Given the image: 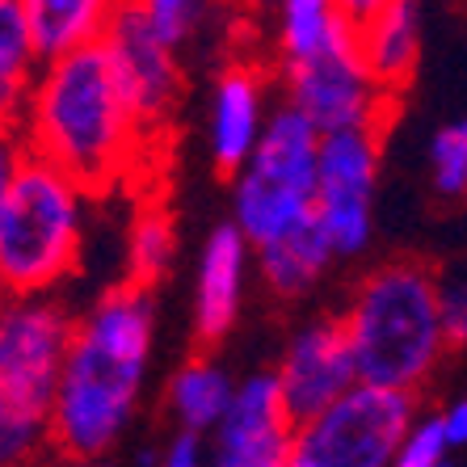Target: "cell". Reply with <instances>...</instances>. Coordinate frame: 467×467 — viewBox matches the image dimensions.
I'll list each match as a JSON object with an SVG mask.
<instances>
[{"label": "cell", "instance_id": "6da1fadb", "mask_svg": "<svg viewBox=\"0 0 467 467\" xmlns=\"http://www.w3.org/2000/svg\"><path fill=\"white\" fill-rule=\"evenodd\" d=\"M156 346L152 286H109L72 328L64 370L47 413L51 451L72 463H98L122 446L143 404Z\"/></svg>", "mask_w": 467, "mask_h": 467}, {"label": "cell", "instance_id": "7a4b0ae2", "mask_svg": "<svg viewBox=\"0 0 467 467\" xmlns=\"http://www.w3.org/2000/svg\"><path fill=\"white\" fill-rule=\"evenodd\" d=\"M17 127L34 156L59 164L88 194L127 185L161 143L143 127L106 43L43 59Z\"/></svg>", "mask_w": 467, "mask_h": 467}, {"label": "cell", "instance_id": "3957f363", "mask_svg": "<svg viewBox=\"0 0 467 467\" xmlns=\"http://www.w3.org/2000/svg\"><path fill=\"white\" fill-rule=\"evenodd\" d=\"M442 286L434 265L417 257H391L362 274L341 307L358 379L404 391H421L434 379L446 349L455 346Z\"/></svg>", "mask_w": 467, "mask_h": 467}, {"label": "cell", "instance_id": "277c9868", "mask_svg": "<svg viewBox=\"0 0 467 467\" xmlns=\"http://www.w3.org/2000/svg\"><path fill=\"white\" fill-rule=\"evenodd\" d=\"M88 198L59 164L26 156L0 202V295H51L80 270Z\"/></svg>", "mask_w": 467, "mask_h": 467}, {"label": "cell", "instance_id": "5b68a950", "mask_svg": "<svg viewBox=\"0 0 467 467\" xmlns=\"http://www.w3.org/2000/svg\"><path fill=\"white\" fill-rule=\"evenodd\" d=\"M320 135L325 130L291 101L270 109L253 156L232 173V219L253 244L278 240L316 215Z\"/></svg>", "mask_w": 467, "mask_h": 467}, {"label": "cell", "instance_id": "8992f818", "mask_svg": "<svg viewBox=\"0 0 467 467\" xmlns=\"http://www.w3.org/2000/svg\"><path fill=\"white\" fill-rule=\"evenodd\" d=\"M413 417L417 391L358 379L328 409L295 425L291 467H391Z\"/></svg>", "mask_w": 467, "mask_h": 467}, {"label": "cell", "instance_id": "52a82bcc", "mask_svg": "<svg viewBox=\"0 0 467 467\" xmlns=\"http://www.w3.org/2000/svg\"><path fill=\"white\" fill-rule=\"evenodd\" d=\"M77 316L51 295H0V404L47 417Z\"/></svg>", "mask_w": 467, "mask_h": 467}, {"label": "cell", "instance_id": "ba28073f", "mask_svg": "<svg viewBox=\"0 0 467 467\" xmlns=\"http://www.w3.org/2000/svg\"><path fill=\"white\" fill-rule=\"evenodd\" d=\"M388 127H341L320 135V190L316 219L328 232L337 261L367 257L375 240V185Z\"/></svg>", "mask_w": 467, "mask_h": 467}, {"label": "cell", "instance_id": "9c48e42d", "mask_svg": "<svg viewBox=\"0 0 467 467\" xmlns=\"http://www.w3.org/2000/svg\"><path fill=\"white\" fill-rule=\"evenodd\" d=\"M283 93L291 106H299L320 130L341 127H388L396 114V101L362 64L358 47L333 51L304 64H283Z\"/></svg>", "mask_w": 467, "mask_h": 467}, {"label": "cell", "instance_id": "30bf717a", "mask_svg": "<svg viewBox=\"0 0 467 467\" xmlns=\"http://www.w3.org/2000/svg\"><path fill=\"white\" fill-rule=\"evenodd\" d=\"M101 43H106L114 67H119V77L127 85L135 109H140L143 127L152 130L156 140H164V127L173 122L185 93L182 51L173 43H164L135 0H127L119 9V17H114V26L106 30Z\"/></svg>", "mask_w": 467, "mask_h": 467}, {"label": "cell", "instance_id": "8fae6325", "mask_svg": "<svg viewBox=\"0 0 467 467\" xmlns=\"http://www.w3.org/2000/svg\"><path fill=\"white\" fill-rule=\"evenodd\" d=\"M211 463L219 467H291L295 417L286 409L278 370L236 379L223 421L211 430Z\"/></svg>", "mask_w": 467, "mask_h": 467}, {"label": "cell", "instance_id": "7c38bea8", "mask_svg": "<svg viewBox=\"0 0 467 467\" xmlns=\"http://www.w3.org/2000/svg\"><path fill=\"white\" fill-rule=\"evenodd\" d=\"M274 370H278L295 425L328 409L341 391L358 383V362H354V346L341 316H320L295 328Z\"/></svg>", "mask_w": 467, "mask_h": 467}, {"label": "cell", "instance_id": "4fadbf2b", "mask_svg": "<svg viewBox=\"0 0 467 467\" xmlns=\"http://www.w3.org/2000/svg\"><path fill=\"white\" fill-rule=\"evenodd\" d=\"M257 244L240 232L236 219H223L202 240L194 283V337L202 346H219L240 320L249 270L257 265Z\"/></svg>", "mask_w": 467, "mask_h": 467}, {"label": "cell", "instance_id": "5bb4252c", "mask_svg": "<svg viewBox=\"0 0 467 467\" xmlns=\"http://www.w3.org/2000/svg\"><path fill=\"white\" fill-rule=\"evenodd\" d=\"M270 122V80L253 64H228L207 101V156L215 173L232 177L253 156Z\"/></svg>", "mask_w": 467, "mask_h": 467}, {"label": "cell", "instance_id": "9a60e30c", "mask_svg": "<svg viewBox=\"0 0 467 467\" xmlns=\"http://www.w3.org/2000/svg\"><path fill=\"white\" fill-rule=\"evenodd\" d=\"M358 55L370 77L400 98L421 64V9L417 0H388L379 13L358 22Z\"/></svg>", "mask_w": 467, "mask_h": 467}, {"label": "cell", "instance_id": "2e32d148", "mask_svg": "<svg viewBox=\"0 0 467 467\" xmlns=\"http://www.w3.org/2000/svg\"><path fill=\"white\" fill-rule=\"evenodd\" d=\"M257 274L265 291L274 299H283V304H295V299H304L312 295L316 286L325 283V274L333 270V244H328V232L320 228V219H304L299 228L283 232L278 240H265L257 244Z\"/></svg>", "mask_w": 467, "mask_h": 467}, {"label": "cell", "instance_id": "e0dca14e", "mask_svg": "<svg viewBox=\"0 0 467 467\" xmlns=\"http://www.w3.org/2000/svg\"><path fill=\"white\" fill-rule=\"evenodd\" d=\"M274 13H278L274 22L278 67L358 47V22L341 9V0H283Z\"/></svg>", "mask_w": 467, "mask_h": 467}, {"label": "cell", "instance_id": "ac0fdd59", "mask_svg": "<svg viewBox=\"0 0 467 467\" xmlns=\"http://www.w3.org/2000/svg\"><path fill=\"white\" fill-rule=\"evenodd\" d=\"M127 0H22L43 59L101 43Z\"/></svg>", "mask_w": 467, "mask_h": 467}, {"label": "cell", "instance_id": "d6986e66", "mask_svg": "<svg viewBox=\"0 0 467 467\" xmlns=\"http://www.w3.org/2000/svg\"><path fill=\"white\" fill-rule=\"evenodd\" d=\"M232 396H236V379H232L215 358L194 354V358H185L182 367L169 375L164 409H169L173 425L198 430V434H211V430L223 421V413H228Z\"/></svg>", "mask_w": 467, "mask_h": 467}, {"label": "cell", "instance_id": "ffe728a7", "mask_svg": "<svg viewBox=\"0 0 467 467\" xmlns=\"http://www.w3.org/2000/svg\"><path fill=\"white\" fill-rule=\"evenodd\" d=\"M177 253V228L173 215L164 202H143L130 219V236H127V278L143 286H156L169 274Z\"/></svg>", "mask_w": 467, "mask_h": 467}, {"label": "cell", "instance_id": "44dd1931", "mask_svg": "<svg viewBox=\"0 0 467 467\" xmlns=\"http://www.w3.org/2000/svg\"><path fill=\"white\" fill-rule=\"evenodd\" d=\"M38 67H43V51L34 43L22 0H0V88L30 93Z\"/></svg>", "mask_w": 467, "mask_h": 467}, {"label": "cell", "instance_id": "7402d4cb", "mask_svg": "<svg viewBox=\"0 0 467 467\" xmlns=\"http://www.w3.org/2000/svg\"><path fill=\"white\" fill-rule=\"evenodd\" d=\"M430 185L446 202H467V114L434 130L430 140Z\"/></svg>", "mask_w": 467, "mask_h": 467}, {"label": "cell", "instance_id": "603a6c76", "mask_svg": "<svg viewBox=\"0 0 467 467\" xmlns=\"http://www.w3.org/2000/svg\"><path fill=\"white\" fill-rule=\"evenodd\" d=\"M135 5L156 26V34H161L164 43H173L177 51L207 26L211 9H215V0H135Z\"/></svg>", "mask_w": 467, "mask_h": 467}, {"label": "cell", "instance_id": "cb8c5ba5", "mask_svg": "<svg viewBox=\"0 0 467 467\" xmlns=\"http://www.w3.org/2000/svg\"><path fill=\"white\" fill-rule=\"evenodd\" d=\"M451 455H455V446L446 438L442 413H417L400 438L396 467H442Z\"/></svg>", "mask_w": 467, "mask_h": 467}, {"label": "cell", "instance_id": "d4e9b609", "mask_svg": "<svg viewBox=\"0 0 467 467\" xmlns=\"http://www.w3.org/2000/svg\"><path fill=\"white\" fill-rule=\"evenodd\" d=\"M51 446V430L47 417H30V413H13L0 404V467L5 463H30Z\"/></svg>", "mask_w": 467, "mask_h": 467}, {"label": "cell", "instance_id": "484cf974", "mask_svg": "<svg viewBox=\"0 0 467 467\" xmlns=\"http://www.w3.org/2000/svg\"><path fill=\"white\" fill-rule=\"evenodd\" d=\"M207 459H211V438L198 434V430H185V425H177V434L161 446L164 467H198Z\"/></svg>", "mask_w": 467, "mask_h": 467}, {"label": "cell", "instance_id": "4316f807", "mask_svg": "<svg viewBox=\"0 0 467 467\" xmlns=\"http://www.w3.org/2000/svg\"><path fill=\"white\" fill-rule=\"evenodd\" d=\"M26 156H30V143H26L22 127L0 119V202H5V194H9V185H13V177H17V169H22Z\"/></svg>", "mask_w": 467, "mask_h": 467}, {"label": "cell", "instance_id": "83f0119b", "mask_svg": "<svg viewBox=\"0 0 467 467\" xmlns=\"http://www.w3.org/2000/svg\"><path fill=\"white\" fill-rule=\"evenodd\" d=\"M446 299V328H451V341L467 346V286H442Z\"/></svg>", "mask_w": 467, "mask_h": 467}, {"label": "cell", "instance_id": "f1b7e54d", "mask_svg": "<svg viewBox=\"0 0 467 467\" xmlns=\"http://www.w3.org/2000/svg\"><path fill=\"white\" fill-rule=\"evenodd\" d=\"M438 413H442V425H446L451 446H455V451H467V396H455V400L442 404Z\"/></svg>", "mask_w": 467, "mask_h": 467}, {"label": "cell", "instance_id": "f546056e", "mask_svg": "<svg viewBox=\"0 0 467 467\" xmlns=\"http://www.w3.org/2000/svg\"><path fill=\"white\" fill-rule=\"evenodd\" d=\"M26 106V93H13V88H0V119L5 122H17V114H22Z\"/></svg>", "mask_w": 467, "mask_h": 467}, {"label": "cell", "instance_id": "4dcf8cb0", "mask_svg": "<svg viewBox=\"0 0 467 467\" xmlns=\"http://www.w3.org/2000/svg\"><path fill=\"white\" fill-rule=\"evenodd\" d=\"M383 5H388V0H341V9H346L354 22H367L370 13H379Z\"/></svg>", "mask_w": 467, "mask_h": 467}, {"label": "cell", "instance_id": "1f68e13d", "mask_svg": "<svg viewBox=\"0 0 467 467\" xmlns=\"http://www.w3.org/2000/svg\"><path fill=\"white\" fill-rule=\"evenodd\" d=\"M253 5H261V9H278L283 0H253Z\"/></svg>", "mask_w": 467, "mask_h": 467}]
</instances>
